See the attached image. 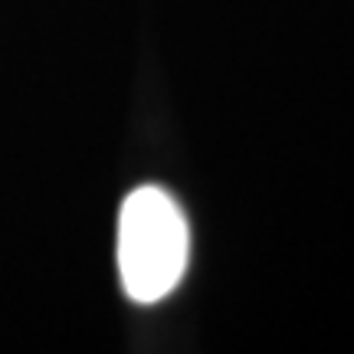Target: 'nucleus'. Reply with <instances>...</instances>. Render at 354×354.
<instances>
[{
  "label": "nucleus",
  "instance_id": "nucleus-1",
  "mask_svg": "<svg viewBox=\"0 0 354 354\" xmlns=\"http://www.w3.org/2000/svg\"><path fill=\"white\" fill-rule=\"evenodd\" d=\"M190 230L177 201L161 187L131 190L118 214V276L138 305L167 299L184 279Z\"/></svg>",
  "mask_w": 354,
  "mask_h": 354
}]
</instances>
